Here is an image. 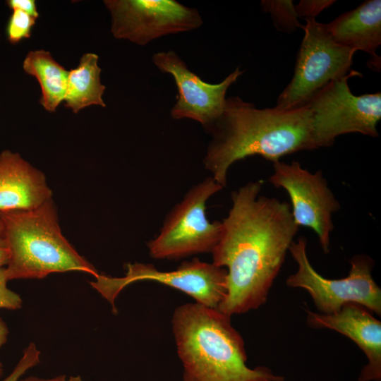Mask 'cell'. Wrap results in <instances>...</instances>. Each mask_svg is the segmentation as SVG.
Segmentation results:
<instances>
[{
  "instance_id": "6da1fadb",
  "label": "cell",
  "mask_w": 381,
  "mask_h": 381,
  "mask_svg": "<svg viewBox=\"0 0 381 381\" xmlns=\"http://www.w3.org/2000/svg\"><path fill=\"white\" fill-rule=\"evenodd\" d=\"M262 181L231 194L212 263L226 267V294L218 310L231 317L265 304L298 226L289 204L259 195Z\"/></svg>"
},
{
  "instance_id": "7a4b0ae2",
  "label": "cell",
  "mask_w": 381,
  "mask_h": 381,
  "mask_svg": "<svg viewBox=\"0 0 381 381\" xmlns=\"http://www.w3.org/2000/svg\"><path fill=\"white\" fill-rule=\"evenodd\" d=\"M208 131L212 138L205 167L223 188L228 169L240 159L259 155L274 163L296 152L317 149L308 104L284 110L258 109L238 96L230 97Z\"/></svg>"
},
{
  "instance_id": "3957f363",
  "label": "cell",
  "mask_w": 381,
  "mask_h": 381,
  "mask_svg": "<svg viewBox=\"0 0 381 381\" xmlns=\"http://www.w3.org/2000/svg\"><path fill=\"white\" fill-rule=\"evenodd\" d=\"M183 381H284L266 366L246 365L244 341L231 317L198 303L177 307L172 316Z\"/></svg>"
},
{
  "instance_id": "277c9868",
  "label": "cell",
  "mask_w": 381,
  "mask_h": 381,
  "mask_svg": "<svg viewBox=\"0 0 381 381\" xmlns=\"http://www.w3.org/2000/svg\"><path fill=\"white\" fill-rule=\"evenodd\" d=\"M8 261V280L42 279L55 272H99L63 235L52 199L37 208L0 212Z\"/></svg>"
},
{
  "instance_id": "5b68a950",
  "label": "cell",
  "mask_w": 381,
  "mask_h": 381,
  "mask_svg": "<svg viewBox=\"0 0 381 381\" xmlns=\"http://www.w3.org/2000/svg\"><path fill=\"white\" fill-rule=\"evenodd\" d=\"M306 247L307 241L303 237L293 241L289 246V250L297 263V270L286 279L288 286L307 291L320 313H334L344 305L354 303L381 315V289L373 279L370 258L355 255L350 260L351 269L347 277L330 279L313 267Z\"/></svg>"
},
{
  "instance_id": "8992f818",
  "label": "cell",
  "mask_w": 381,
  "mask_h": 381,
  "mask_svg": "<svg viewBox=\"0 0 381 381\" xmlns=\"http://www.w3.org/2000/svg\"><path fill=\"white\" fill-rule=\"evenodd\" d=\"M356 76L362 77V73L352 70L346 75L332 80L306 103L311 113L313 139L317 149L331 146L335 138L343 134L378 136L381 93L354 95L348 80Z\"/></svg>"
},
{
  "instance_id": "52a82bcc",
  "label": "cell",
  "mask_w": 381,
  "mask_h": 381,
  "mask_svg": "<svg viewBox=\"0 0 381 381\" xmlns=\"http://www.w3.org/2000/svg\"><path fill=\"white\" fill-rule=\"evenodd\" d=\"M222 188L212 176L194 186L168 214L158 236L148 242L150 255L158 260H177L212 253L222 226L220 222L208 220L205 204Z\"/></svg>"
},
{
  "instance_id": "ba28073f",
  "label": "cell",
  "mask_w": 381,
  "mask_h": 381,
  "mask_svg": "<svg viewBox=\"0 0 381 381\" xmlns=\"http://www.w3.org/2000/svg\"><path fill=\"white\" fill-rule=\"evenodd\" d=\"M306 22L294 73L277 98L274 107L278 109H290L306 104L329 82L352 71L356 51L335 42L325 24L315 19Z\"/></svg>"
},
{
  "instance_id": "9c48e42d",
  "label": "cell",
  "mask_w": 381,
  "mask_h": 381,
  "mask_svg": "<svg viewBox=\"0 0 381 381\" xmlns=\"http://www.w3.org/2000/svg\"><path fill=\"white\" fill-rule=\"evenodd\" d=\"M124 277H114L99 274L90 284L111 306L116 313L115 300L129 284L140 281H154L191 296L195 303L217 309L226 294L225 268L198 258L186 261L177 269L159 271L152 264L128 263Z\"/></svg>"
},
{
  "instance_id": "30bf717a",
  "label": "cell",
  "mask_w": 381,
  "mask_h": 381,
  "mask_svg": "<svg viewBox=\"0 0 381 381\" xmlns=\"http://www.w3.org/2000/svg\"><path fill=\"white\" fill-rule=\"evenodd\" d=\"M104 4L111 14L113 36L142 46L203 23L197 9L174 0H105Z\"/></svg>"
},
{
  "instance_id": "8fae6325",
  "label": "cell",
  "mask_w": 381,
  "mask_h": 381,
  "mask_svg": "<svg viewBox=\"0 0 381 381\" xmlns=\"http://www.w3.org/2000/svg\"><path fill=\"white\" fill-rule=\"evenodd\" d=\"M273 169L269 181L288 193L295 224L313 229L323 252L328 253L330 234L334 229L332 216L339 210L340 205L322 171L311 173L296 161L287 164L279 160L273 163Z\"/></svg>"
},
{
  "instance_id": "7c38bea8",
  "label": "cell",
  "mask_w": 381,
  "mask_h": 381,
  "mask_svg": "<svg viewBox=\"0 0 381 381\" xmlns=\"http://www.w3.org/2000/svg\"><path fill=\"white\" fill-rule=\"evenodd\" d=\"M152 61L159 71L171 75L176 83L177 100L171 110V117L193 119L207 130L222 114L229 87L243 73L237 67L222 82L212 84L188 69L174 51L155 53Z\"/></svg>"
},
{
  "instance_id": "4fadbf2b",
  "label": "cell",
  "mask_w": 381,
  "mask_h": 381,
  "mask_svg": "<svg viewBox=\"0 0 381 381\" xmlns=\"http://www.w3.org/2000/svg\"><path fill=\"white\" fill-rule=\"evenodd\" d=\"M307 324L312 328L334 330L351 339L368 359L358 381H381V322L369 310L349 303L332 314L307 310Z\"/></svg>"
},
{
  "instance_id": "5bb4252c",
  "label": "cell",
  "mask_w": 381,
  "mask_h": 381,
  "mask_svg": "<svg viewBox=\"0 0 381 381\" xmlns=\"http://www.w3.org/2000/svg\"><path fill=\"white\" fill-rule=\"evenodd\" d=\"M44 174L10 150L0 152V212L30 210L52 199Z\"/></svg>"
},
{
  "instance_id": "9a60e30c",
  "label": "cell",
  "mask_w": 381,
  "mask_h": 381,
  "mask_svg": "<svg viewBox=\"0 0 381 381\" xmlns=\"http://www.w3.org/2000/svg\"><path fill=\"white\" fill-rule=\"evenodd\" d=\"M327 31L338 44L371 56L368 66L380 69L376 51L381 44V1L369 0L345 12L328 24Z\"/></svg>"
},
{
  "instance_id": "2e32d148",
  "label": "cell",
  "mask_w": 381,
  "mask_h": 381,
  "mask_svg": "<svg viewBox=\"0 0 381 381\" xmlns=\"http://www.w3.org/2000/svg\"><path fill=\"white\" fill-rule=\"evenodd\" d=\"M99 57L94 53H85L75 68L68 71L64 106L77 114L91 105L105 107L102 99L106 87L100 79Z\"/></svg>"
},
{
  "instance_id": "e0dca14e",
  "label": "cell",
  "mask_w": 381,
  "mask_h": 381,
  "mask_svg": "<svg viewBox=\"0 0 381 381\" xmlns=\"http://www.w3.org/2000/svg\"><path fill=\"white\" fill-rule=\"evenodd\" d=\"M23 68L40 85V104L46 111L55 112L64 99L68 71L49 52L43 49L30 51L23 60Z\"/></svg>"
},
{
  "instance_id": "ac0fdd59",
  "label": "cell",
  "mask_w": 381,
  "mask_h": 381,
  "mask_svg": "<svg viewBox=\"0 0 381 381\" xmlns=\"http://www.w3.org/2000/svg\"><path fill=\"white\" fill-rule=\"evenodd\" d=\"M260 4L265 12L270 13L278 31L292 32L303 28L291 0H263Z\"/></svg>"
},
{
  "instance_id": "d6986e66",
  "label": "cell",
  "mask_w": 381,
  "mask_h": 381,
  "mask_svg": "<svg viewBox=\"0 0 381 381\" xmlns=\"http://www.w3.org/2000/svg\"><path fill=\"white\" fill-rule=\"evenodd\" d=\"M36 18L19 10H13L7 26L6 35L11 44H17L30 37Z\"/></svg>"
},
{
  "instance_id": "ffe728a7",
  "label": "cell",
  "mask_w": 381,
  "mask_h": 381,
  "mask_svg": "<svg viewBox=\"0 0 381 381\" xmlns=\"http://www.w3.org/2000/svg\"><path fill=\"white\" fill-rule=\"evenodd\" d=\"M40 356V351L35 344H29L13 370L3 381H18L26 371L39 363Z\"/></svg>"
},
{
  "instance_id": "44dd1931",
  "label": "cell",
  "mask_w": 381,
  "mask_h": 381,
  "mask_svg": "<svg viewBox=\"0 0 381 381\" xmlns=\"http://www.w3.org/2000/svg\"><path fill=\"white\" fill-rule=\"evenodd\" d=\"M8 279L6 267H0V308L18 310L22 307L20 296L7 287Z\"/></svg>"
},
{
  "instance_id": "7402d4cb",
  "label": "cell",
  "mask_w": 381,
  "mask_h": 381,
  "mask_svg": "<svg viewBox=\"0 0 381 381\" xmlns=\"http://www.w3.org/2000/svg\"><path fill=\"white\" fill-rule=\"evenodd\" d=\"M334 2L332 0H301L295 5V9L298 18L312 20Z\"/></svg>"
},
{
  "instance_id": "603a6c76",
  "label": "cell",
  "mask_w": 381,
  "mask_h": 381,
  "mask_svg": "<svg viewBox=\"0 0 381 381\" xmlns=\"http://www.w3.org/2000/svg\"><path fill=\"white\" fill-rule=\"evenodd\" d=\"M6 2L12 11H21L36 19L39 16L36 3L34 0H8Z\"/></svg>"
},
{
  "instance_id": "cb8c5ba5",
  "label": "cell",
  "mask_w": 381,
  "mask_h": 381,
  "mask_svg": "<svg viewBox=\"0 0 381 381\" xmlns=\"http://www.w3.org/2000/svg\"><path fill=\"white\" fill-rule=\"evenodd\" d=\"M8 252L4 238L0 239V267L7 265Z\"/></svg>"
},
{
  "instance_id": "d4e9b609",
  "label": "cell",
  "mask_w": 381,
  "mask_h": 381,
  "mask_svg": "<svg viewBox=\"0 0 381 381\" xmlns=\"http://www.w3.org/2000/svg\"><path fill=\"white\" fill-rule=\"evenodd\" d=\"M8 334L9 331L6 324L0 317V348L6 343Z\"/></svg>"
},
{
  "instance_id": "484cf974",
  "label": "cell",
  "mask_w": 381,
  "mask_h": 381,
  "mask_svg": "<svg viewBox=\"0 0 381 381\" xmlns=\"http://www.w3.org/2000/svg\"><path fill=\"white\" fill-rule=\"evenodd\" d=\"M66 375H61L51 378H40L38 377L30 376L26 378L18 380V381H66Z\"/></svg>"
},
{
  "instance_id": "4316f807",
  "label": "cell",
  "mask_w": 381,
  "mask_h": 381,
  "mask_svg": "<svg viewBox=\"0 0 381 381\" xmlns=\"http://www.w3.org/2000/svg\"><path fill=\"white\" fill-rule=\"evenodd\" d=\"M66 381H83L80 376H71Z\"/></svg>"
},
{
  "instance_id": "83f0119b",
  "label": "cell",
  "mask_w": 381,
  "mask_h": 381,
  "mask_svg": "<svg viewBox=\"0 0 381 381\" xmlns=\"http://www.w3.org/2000/svg\"><path fill=\"white\" fill-rule=\"evenodd\" d=\"M4 224L0 217V239L4 238Z\"/></svg>"
},
{
  "instance_id": "f1b7e54d",
  "label": "cell",
  "mask_w": 381,
  "mask_h": 381,
  "mask_svg": "<svg viewBox=\"0 0 381 381\" xmlns=\"http://www.w3.org/2000/svg\"><path fill=\"white\" fill-rule=\"evenodd\" d=\"M4 368L2 363L0 362V377L3 375Z\"/></svg>"
},
{
  "instance_id": "f546056e",
  "label": "cell",
  "mask_w": 381,
  "mask_h": 381,
  "mask_svg": "<svg viewBox=\"0 0 381 381\" xmlns=\"http://www.w3.org/2000/svg\"><path fill=\"white\" fill-rule=\"evenodd\" d=\"M0 35H1V33H0Z\"/></svg>"
}]
</instances>
